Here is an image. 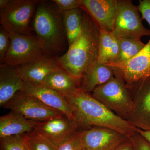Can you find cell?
<instances>
[{
  "label": "cell",
  "instance_id": "6da1fadb",
  "mask_svg": "<svg viewBox=\"0 0 150 150\" xmlns=\"http://www.w3.org/2000/svg\"><path fill=\"white\" fill-rule=\"evenodd\" d=\"M64 96L72 108L73 119L79 128L103 127L118 131L129 139L136 132L137 128L130 121L109 110L89 93L79 88Z\"/></svg>",
  "mask_w": 150,
  "mask_h": 150
},
{
  "label": "cell",
  "instance_id": "7a4b0ae2",
  "mask_svg": "<svg viewBox=\"0 0 150 150\" xmlns=\"http://www.w3.org/2000/svg\"><path fill=\"white\" fill-rule=\"evenodd\" d=\"M99 37V28L84 11L82 26L79 34L69 46L66 53L57 57L61 67L80 84L83 75L97 61Z\"/></svg>",
  "mask_w": 150,
  "mask_h": 150
},
{
  "label": "cell",
  "instance_id": "3957f363",
  "mask_svg": "<svg viewBox=\"0 0 150 150\" xmlns=\"http://www.w3.org/2000/svg\"><path fill=\"white\" fill-rule=\"evenodd\" d=\"M32 28L43 42L44 53L59 57L66 53L68 41L62 12L52 1H38Z\"/></svg>",
  "mask_w": 150,
  "mask_h": 150
},
{
  "label": "cell",
  "instance_id": "277c9868",
  "mask_svg": "<svg viewBox=\"0 0 150 150\" xmlns=\"http://www.w3.org/2000/svg\"><path fill=\"white\" fill-rule=\"evenodd\" d=\"M92 95L118 116L127 120L132 109L133 101L129 87L115 76L96 88Z\"/></svg>",
  "mask_w": 150,
  "mask_h": 150
},
{
  "label": "cell",
  "instance_id": "5b68a950",
  "mask_svg": "<svg viewBox=\"0 0 150 150\" xmlns=\"http://www.w3.org/2000/svg\"><path fill=\"white\" fill-rule=\"evenodd\" d=\"M38 1L10 0L4 8L0 9V23L6 30L25 35H33L30 25Z\"/></svg>",
  "mask_w": 150,
  "mask_h": 150
},
{
  "label": "cell",
  "instance_id": "8992f818",
  "mask_svg": "<svg viewBox=\"0 0 150 150\" xmlns=\"http://www.w3.org/2000/svg\"><path fill=\"white\" fill-rule=\"evenodd\" d=\"M117 12L112 31L118 38H140L150 36V30L142 23L138 6L129 0H118Z\"/></svg>",
  "mask_w": 150,
  "mask_h": 150
},
{
  "label": "cell",
  "instance_id": "52a82bcc",
  "mask_svg": "<svg viewBox=\"0 0 150 150\" xmlns=\"http://www.w3.org/2000/svg\"><path fill=\"white\" fill-rule=\"evenodd\" d=\"M11 45L4 64L18 67L33 62L44 52L43 42L36 35H25L8 30Z\"/></svg>",
  "mask_w": 150,
  "mask_h": 150
},
{
  "label": "cell",
  "instance_id": "ba28073f",
  "mask_svg": "<svg viewBox=\"0 0 150 150\" xmlns=\"http://www.w3.org/2000/svg\"><path fill=\"white\" fill-rule=\"evenodd\" d=\"M128 87L133 105L127 120L137 129L150 131V76Z\"/></svg>",
  "mask_w": 150,
  "mask_h": 150
},
{
  "label": "cell",
  "instance_id": "9c48e42d",
  "mask_svg": "<svg viewBox=\"0 0 150 150\" xmlns=\"http://www.w3.org/2000/svg\"><path fill=\"white\" fill-rule=\"evenodd\" d=\"M2 107L21 114L29 120L38 122L46 121L64 114L46 106L40 100L23 91L18 92Z\"/></svg>",
  "mask_w": 150,
  "mask_h": 150
},
{
  "label": "cell",
  "instance_id": "30bf717a",
  "mask_svg": "<svg viewBox=\"0 0 150 150\" xmlns=\"http://www.w3.org/2000/svg\"><path fill=\"white\" fill-rule=\"evenodd\" d=\"M108 65L113 68L115 76L121 78L128 86L150 77V39L144 48L132 59L119 64Z\"/></svg>",
  "mask_w": 150,
  "mask_h": 150
},
{
  "label": "cell",
  "instance_id": "8fae6325",
  "mask_svg": "<svg viewBox=\"0 0 150 150\" xmlns=\"http://www.w3.org/2000/svg\"><path fill=\"white\" fill-rule=\"evenodd\" d=\"M84 149L87 150H115L129 139L118 131L95 127L79 131Z\"/></svg>",
  "mask_w": 150,
  "mask_h": 150
},
{
  "label": "cell",
  "instance_id": "7c38bea8",
  "mask_svg": "<svg viewBox=\"0 0 150 150\" xmlns=\"http://www.w3.org/2000/svg\"><path fill=\"white\" fill-rule=\"evenodd\" d=\"M34 130L56 147L69 139L79 131L74 120L64 114L38 122Z\"/></svg>",
  "mask_w": 150,
  "mask_h": 150
},
{
  "label": "cell",
  "instance_id": "4fadbf2b",
  "mask_svg": "<svg viewBox=\"0 0 150 150\" xmlns=\"http://www.w3.org/2000/svg\"><path fill=\"white\" fill-rule=\"evenodd\" d=\"M118 0H81L80 8L87 13L100 30L113 31Z\"/></svg>",
  "mask_w": 150,
  "mask_h": 150
},
{
  "label": "cell",
  "instance_id": "5bb4252c",
  "mask_svg": "<svg viewBox=\"0 0 150 150\" xmlns=\"http://www.w3.org/2000/svg\"><path fill=\"white\" fill-rule=\"evenodd\" d=\"M22 91L40 100L46 106L60 111L73 119V108L60 93L43 84L25 82Z\"/></svg>",
  "mask_w": 150,
  "mask_h": 150
},
{
  "label": "cell",
  "instance_id": "9a60e30c",
  "mask_svg": "<svg viewBox=\"0 0 150 150\" xmlns=\"http://www.w3.org/2000/svg\"><path fill=\"white\" fill-rule=\"evenodd\" d=\"M16 68L24 82L37 83H42L47 76L62 68L57 57L44 52L33 62Z\"/></svg>",
  "mask_w": 150,
  "mask_h": 150
},
{
  "label": "cell",
  "instance_id": "2e32d148",
  "mask_svg": "<svg viewBox=\"0 0 150 150\" xmlns=\"http://www.w3.org/2000/svg\"><path fill=\"white\" fill-rule=\"evenodd\" d=\"M25 82L19 74L16 67L4 64L0 65V105L1 107L22 91Z\"/></svg>",
  "mask_w": 150,
  "mask_h": 150
},
{
  "label": "cell",
  "instance_id": "e0dca14e",
  "mask_svg": "<svg viewBox=\"0 0 150 150\" xmlns=\"http://www.w3.org/2000/svg\"><path fill=\"white\" fill-rule=\"evenodd\" d=\"M38 122L11 111L0 117V139L22 135L35 130Z\"/></svg>",
  "mask_w": 150,
  "mask_h": 150
},
{
  "label": "cell",
  "instance_id": "ac0fdd59",
  "mask_svg": "<svg viewBox=\"0 0 150 150\" xmlns=\"http://www.w3.org/2000/svg\"><path fill=\"white\" fill-rule=\"evenodd\" d=\"M115 76L111 66L94 62L82 78L79 88L90 93L98 86L101 85Z\"/></svg>",
  "mask_w": 150,
  "mask_h": 150
},
{
  "label": "cell",
  "instance_id": "d6986e66",
  "mask_svg": "<svg viewBox=\"0 0 150 150\" xmlns=\"http://www.w3.org/2000/svg\"><path fill=\"white\" fill-rule=\"evenodd\" d=\"M41 84L63 96L72 93L80 87L79 83L62 68L47 76Z\"/></svg>",
  "mask_w": 150,
  "mask_h": 150
},
{
  "label": "cell",
  "instance_id": "ffe728a7",
  "mask_svg": "<svg viewBox=\"0 0 150 150\" xmlns=\"http://www.w3.org/2000/svg\"><path fill=\"white\" fill-rule=\"evenodd\" d=\"M119 50L118 39L113 32L99 30L98 62L103 64H112L118 56Z\"/></svg>",
  "mask_w": 150,
  "mask_h": 150
},
{
  "label": "cell",
  "instance_id": "44dd1931",
  "mask_svg": "<svg viewBox=\"0 0 150 150\" xmlns=\"http://www.w3.org/2000/svg\"><path fill=\"white\" fill-rule=\"evenodd\" d=\"M84 11L80 8L62 12L63 23L69 46L77 38L81 30Z\"/></svg>",
  "mask_w": 150,
  "mask_h": 150
},
{
  "label": "cell",
  "instance_id": "7402d4cb",
  "mask_svg": "<svg viewBox=\"0 0 150 150\" xmlns=\"http://www.w3.org/2000/svg\"><path fill=\"white\" fill-rule=\"evenodd\" d=\"M119 52L115 62L110 64H119L127 62L139 54L146 44L140 38H118ZM108 64V65H110Z\"/></svg>",
  "mask_w": 150,
  "mask_h": 150
},
{
  "label": "cell",
  "instance_id": "603a6c76",
  "mask_svg": "<svg viewBox=\"0 0 150 150\" xmlns=\"http://www.w3.org/2000/svg\"><path fill=\"white\" fill-rule=\"evenodd\" d=\"M21 136L28 150H56L57 147L35 130Z\"/></svg>",
  "mask_w": 150,
  "mask_h": 150
},
{
  "label": "cell",
  "instance_id": "cb8c5ba5",
  "mask_svg": "<svg viewBox=\"0 0 150 150\" xmlns=\"http://www.w3.org/2000/svg\"><path fill=\"white\" fill-rule=\"evenodd\" d=\"M1 150H28L21 135L0 139Z\"/></svg>",
  "mask_w": 150,
  "mask_h": 150
},
{
  "label": "cell",
  "instance_id": "d4e9b609",
  "mask_svg": "<svg viewBox=\"0 0 150 150\" xmlns=\"http://www.w3.org/2000/svg\"><path fill=\"white\" fill-rule=\"evenodd\" d=\"M11 45L9 33L2 25L0 26V63L4 64L6 55Z\"/></svg>",
  "mask_w": 150,
  "mask_h": 150
},
{
  "label": "cell",
  "instance_id": "484cf974",
  "mask_svg": "<svg viewBox=\"0 0 150 150\" xmlns=\"http://www.w3.org/2000/svg\"><path fill=\"white\" fill-rule=\"evenodd\" d=\"M56 150H84L79 131L69 139L58 146Z\"/></svg>",
  "mask_w": 150,
  "mask_h": 150
},
{
  "label": "cell",
  "instance_id": "4316f807",
  "mask_svg": "<svg viewBox=\"0 0 150 150\" xmlns=\"http://www.w3.org/2000/svg\"><path fill=\"white\" fill-rule=\"evenodd\" d=\"M134 150H150V145L144 138L136 131L132 136L129 137Z\"/></svg>",
  "mask_w": 150,
  "mask_h": 150
},
{
  "label": "cell",
  "instance_id": "83f0119b",
  "mask_svg": "<svg viewBox=\"0 0 150 150\" xmlns=\"http://www.w3.org/2000/svg\"><path fill=\"white\" fill-rule=\"evenodd\" d=\"M61 11H67L80 8L81 0H53Z\"/></svg>",
  "mask_w": 150,
  "mask_h": 150
},
{
  "label": "cell",
  "instance_id": "f1b7e54d",
  "mask_svg": "<svg viewBox=\"0 0 150 150\" xmlns=\"http://www.w3.org/2000/svg\"><path fill=\"white\" fill-rule=\"evenodd\" d=\"M138 7L142 19L146 21L150 26V0H140Z\"/></svg>",
  "mask_w": 150,
  "mask_h": 150
},
{
  "label": "cell",
  "instance_id": "f546056e",
  "mask_svg": "<svg viewBox=\"0 0 150 150\" xmlns=\"http://www.w3.org/2000/svg\"><path fill=\"white\" fill-rule=\"evenodd\" d=\"M115 150H134V149L132 143L129 139L127 141L118 146Z\"/></svg>",
  "mask_w": 150,
  "mask_h": 150
},
{
  "label": "cell",
  "instance_id": "4dcf8cb0",
  "mask_svg": "<svg viewBox=\"0 0 150 150\" xmlns=\"http://www.w3.org/2000/svg\"><path fill=\"white\" fill-rule=\"evenodd\" d=\"M137 132L139 133L146 140L150 145V131H146L142 129H137Z\"/></svg>",
  "mask_w": 150,
  "mask_h": 150
},
{
  "label": "cell",
  "instance_id": "1f68e13d",
  "mask_svg": "<svg viewBox=\"0 0 150 150\" xmlns=\"http://www.w3.org/2000/svg\"><path fill=\"white\" fill-rule=\"evenodd\" d=\"M10 0H0V9L5 8L8 4Z\"/></svg>",
  "mask_w": 150,
  "mask_h": 150
},
{
  "label": "cell",
  "instance_id": "d6a6232c",
  "mask_svg": "<svg viewBox=\"0 0 150 150\" xmlns=\"http://www.w3.org/2000/svg\"><path fill=\"white\" fill-rule=\"evenodd\" d=\"M84 150H86V149H84Z\"/></svg>",
  "mask_w": 150,
  "mask_h": 150
}]
</instances>
